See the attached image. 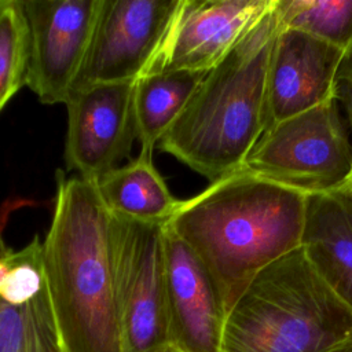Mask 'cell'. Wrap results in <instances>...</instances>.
<instances>
[{"label": "cell", "instance_id": "6da1fadb", "mask_svg": "<svg viewBox=\"0 0 352 352\" xmlns=\"http://www.w3.org/2000/svg\"><path fill=\"white\" fill-rule=\"evenodd\" d=\"M307 195L243 169L182 199L170 228L204 263L232 307L265 267L301 248Z\"/></svg>", "mask_w": 352, "mask_h": 352}, {"label": "cell", "instance_id": "7a4b0ae2", "mask_svg": "<svg viewBox=\"0 0 352 352\" xmlns=\"http://www.w3.org/2000/svg\"><path fill=\"white\" fill-rule=\"evenodd\" d=\"M43 245L45 279L70 352H125L111 252V213L96 184L56 172Z\"/></svg>", "mask_w": 352, "mask_h": 352}, {"label": "cell", "instance_id": "3957f363", "mask_svg": "<svg viewBox=\"0 0 352 352\" xmlns=\"http://www.w3.org/2000/svg\"><path fill=\"white\" fill-rule=\"evenodd\" d=\"M278 30L272 4L206 72L157 147L210 182L241 169L268 125L267 70Z\"/></svg>", "mask_w": 352, "mask_h": 352}, {"label": "cell", "instance_id": "277c9868", "mask_svg": "<svg viewBox=\"0 0 352 352\" xmlns=\"http://www.w3.org/2000/svg\"><path fill=\"white\" fill-rule=\"evenodd\" d=\"M352 342V309L302 249L260 271L228 309L220 352H331Z\"/></svg>", "mask_w": 352, "mask_h": 352}, {"label": "cell", "instance_id": "5b68a950", "mask_svg": "<svg viewBox=\"0 0 352 352\" xmlns=\"http://www.w3.org/2000/svg\"><path fill=\"white\" fill-rule=\"evenodd\" d=\"M241 169L304 195L346 184L352 136L337 100L268 125Z\"/></svg>", "mask_w": 352, "mask_h": 352}, {"label": "cell", "instance_id": "8992f818", "mask_svg": "<svg viewBox=\"0 0 352 352\" xmlns=\"http://www.w3.org/2000/svg\"><path fill=\"white\" fill-rule=\"evenodd\" d=\"M165 224L111 214V252L125 352L169 344Z\"/></svg>", "mask_w": 352, "mask_h": 352}, {"label": "cell", "instance_id": "52a82bcc", "mask_svg": "<svg viewBox=\"0 0 352 352\" xmlns=\"http://www.w3.org/2000/svg\"><path fill=\"white\" fill-rule=\"evenodd\" d=\"M180 4L182 0H102L73 91L96 84L138 81L151 73Z\"/></svg>", "mask_w": 352, "mask_h": 352}, {"label": "cell", "instance_id": "ba28073f", "mask_svg": "<svg viewBox=\"0 0 352 352\" xmlns=\"http://www.w3.org/2000/svg\"><path fill=\"white\" fill-rule=\"evenodd\" d=\"M102 0H29L26 87L44 104L66 103L88 51Z\"/></svg>", "mask_w": 352, "mask_h": 352}, {"label": "cell", "instance_id": "9c48e42d", "mask_svg": "<svg viewBox=\"0 0 352 352\" xmlns=\"http://www.w3.org/2000/svg\"><path fill=\"white\" fill-rule=\"evenodd\" d=\"M135 84H96L72 92L65 103L67 132L63 158L67 170L95 183L129 155L136 139Z\"/></svg>", "mask_w": 352, "mask_h": 352}, {"label": "cell", "instance_id": "30bf717a", "mask_svg": "<svg viewBox=\"0 0 352 352\" xmlns=\"http://www.w3.org/2000/svg\"><path fill=\"white\" fill-rule=\"evenodd\" d=\"M36 235L12 250L0 232V352H70L58 326Z\"/></svg>", "mask_w": 352, "mask_h": 352}, {"label": "cell", "instance_id": "8fae6325", "mask_svg": "<svg viewBox=\"0 0 352 352\" xmlns=\"http://www.w3.org/2000/svg\"><path fill=\"white\" fill-rule=\"evenodd\" d=\"M169 344L182 352H220L227 309L212 275L165 224Z\"/></svg>", "mask_w": 352, "mask_h": 352}, {"label": "cell", "instance_id": "7c38bea8", "mask_svg": "<svg viewBox=\"0 0 352 352\" xmlns=\"http://www.w3.org/2000/svg\"><path fill=\"white\" fill-rule=\"evenodd\" d=\"M272 4L274 0H182L153 72H209Z\"/></svg>", "mask_w": 352, "mask_h": 352}, {"label": "cell", "instance_id": "4fadbf2b", "mask_svg": "<svg viewBox=\"0 0 352 352\" xmlns=\"http://www.w3.org/2000/svg\"><path fill=\"white\" fill-rule=\"evenodd\" d=\"M342 54L329 43L279 23L267 70L268 125L333 99Z\"/></svg>", "mask_w": 352, "mask_h": 352}, {"label": "cell", "instance_id": "5bb4252c", "mask_svg": "<svg viewBox=\"0 0 352 352\" xmlns=\"http://www.w3.org/2000/svg\"><path fill=\"white\" fill-rule=\"evenodd\" d=\"M301 249L334 294L352 309V186L307 195Z\"/></svg>", "mask_w": 352, "mask_h": 352}, {"label": "cell", "instance_id": "9a60e30c", "mask_svg": "<svg viewBox=\"0 0 352 352\" xmlns=\"http://www.w3.org/2000/svg\"><path fill=\"white\" fill-rule=\"evenodd\" d=\"M153 153L140 154L95 182L102 202L111 214L142 221L168 223L182 199L176 198L153 162Z\"/></svg>", "mask_w": 352, "mask_h": 352}, {"label": "cell", "instance_id": "2e32d148", "mask_svg": "<svg viewBox=\"0 0 352 352\" xmlns=\"http://www.w3.org/2000/svg\"><path fill=\"white\" fill-rule=\"evenodd\" d=\"M206 73L158 70L135 84L133 113L140 150L151 151L179 118Z\"/></svg>", "mask_w": 352, "mask_h": 352}, {"label": "cell", "instance_id": "e0dca14e", "mask_svg": "<svg viewBox=\"0 0 352 352\" xmlns=\"http://www.w3.org/2000/svg\"><path fill=\"white\" fill-rule=\"evenodd\" d=\"M280 26L308 33L342 52L352 48V0H274Z\"/></svg>", "mask_w": 352, "mask_h": 352}, {"label": "cell", "instance_id": "ac0fdd59", "mask_svg": "<svg viewBox=\"0 0 352 352\" xmlns=\"http://www.w3.org/2000/svg\"><path fill=\"white\" fill-rule=\"evenodd\" d=\"M29 23L25 1L0 0V111L26 85Z\"/></svg>", "mask_w": 352, "mask_h": 352}, {"label": "cell", "instance_id": "d6986e66", "mask_svg": "<svg viewBox=\"0 0 352 352\" xmlns=\"http://www.w3.org/2000/svg\"><path fill=\"white\" fill-rule=\"evenodd\" d=\"M334 99L337 100L352 136V48L342 54L334 81Z\"/></svg>", "mask_w": 352, "mask_h": 352}, {"label": "cell", "instance_id": "ffe728a7", "mask_svg": "<svg viewBox=\"0 0 352 352\" xmlns=\"http://www.w3.org/2000/svg\"><path fill=\"white\" fill-rule=\"evenodd\" d=\"M331 352H352V342L346 344L344 346H340V348H337V349H334Z\"/></svg>", "mask_w": 352, "mask_h": 352}, {"label": "cell", "instance_id": "44dd1931", "mask_svg": "<svg viewBox=\"0 0 352 352\" xmlns=\"http://www.w3.org/2000/svg\"><path fill=\"white\" fill-rule=\"evenodd\" d=\"M155 352H182V351L177 349V348H175V346H172V345H168V346H165V348H162V349H158V351H155Z\"/></svg>", "mask_w": 352, "mask_h": 352}, {"label": "cell", "instance_id": "7402d4cb", "mask_svg": "<svg viewBox=\"0 0 352 352\" xmlns=\"http://www.w3.org/2000/svg\"><path fill=\"white\" fill-rule=\"evenodd\" d=\"M349 183H351V186H352V176H351V180H349Z\"/></svg>", "mask_w": 352, "mask_h": 352}]
</instances>
